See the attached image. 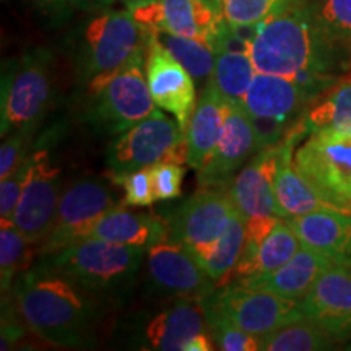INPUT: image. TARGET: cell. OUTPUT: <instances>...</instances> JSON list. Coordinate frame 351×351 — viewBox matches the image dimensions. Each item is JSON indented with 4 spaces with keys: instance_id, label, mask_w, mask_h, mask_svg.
Instances as JSON below:
<instances>
[{
    "instance_id": "obj_1",
    "label": "cell",
    "mask_w": 351,
    "mask_h": 351,
    "mask_svg": "<svg viewBox=\"0 0 351 351\" xmlns=\"http://www.w3.org/2000/svg\"><path fill=\"white\" fill-rule=\"evenodd\" d=\"M249 56L257 72L296 78L320 93L351 65V51L324 32L307 0L256 25Z\"/></svg>"
},
{
    "instance_id": "obj_2",
    "label": "cell",
    "mask_w": 351,
    "mask_h": 351,
    "mask_svg": "<svg viewBox=\"0 0 351 351\" xmlns=\"http://www.w3.org/2000/svg\"><path fill=\"white\" fill-rule=\"evenodd\" d=\"M12 289L16 313L41 340L65 348H83L95 340L104 300L67 276L38 263L16 278Z\"/></svg>"
},
{
    "instance_id": "obj_3",
    "label": "cell",
    "mask_w": 351,
    "mask_h": 351,
    "mask_svg": "<svg viewBox=\"0 0 351 351\" xmlns=\"http://www.w3.org/2000/svg\"><path fill=\"white\" fill-rule=\"evenodd\" d=\"M148 249L83 238L62 251L41 257L43 265L67 276L104 301L122 298L137 278Z\"/></svg>"
},
{
    "instance_id": "obj_4",
    "label": "cell",
    "mask_w": 351,
    "mask_h": 351,
    "mask_svg": "<svg viewBox=\"0 0 351 351\" xmlns=\"http://www.w3.org/2000/svg\"><path fill=\"white\" fill-rule=\"evenodd\" d=\"M319 95L296 78L257 72L241 106L256 127L258 152L282 142Z\"/></svg>"
},
{
    "instance_id": "obj_5",
    "label": "cell",
    "mask_w": 351,
    "mask_h": 351,
    "mask_svg": "<svg viewBox=\"0 0 351 351\" xmlns=\"http://www.w3.org/2000/svg\"><path fill=\"white\" fill-rule=\"evenodd\" d=\"M147 28L130 10L98 12L83 29L82 73L88 91L98 90L145 47Z\"/></svg>"
},
{
    "instance_id": "obj_6",
    "label": "cell",
    "mask_w": 351,
    "mask_h": 351,
    "mask_svg": "<svg viewBox=\"0 0 351 351\" xmlns=\"http://www.w3.org/2000/svg\"><path fill=\"white\" fill-rule=\"evenodd\" d=\"M160 161L187 163L186 132L178 121L169 119L160 109L130 127L111 143L106 166L111 178L152 166Z\"/></svg>"
},
{
    "instance_id": "obj_7",
    "label": "cell",
    "mask_w": 351,
    "mask_h": 351,
    "mask_svg": "<svg viewBox=\"0 0 351 351\" xmlns=\"http://www.w3.org/2000/svg\"><path fill=\"white\" fill-rule=\"evenodd\" d=\"M90 95L91 121L106 134H122L150 116L156 104L145 77V47Z\"/></svg>"
},
{
    "instance_id": "obj_8",
    "label": "cell",
    "mask_w": 351,
    "mask_h": 351,
    "mask_svg": "<svg viewBox=\"0 0 351 351\" xmlns=\"http://www.w3.org/2000/svg\"><path fill=\"white\" fill-rule=\"evenodd\" d=\"M51 96L52 78L46 52H29L15 62L8 64L2 73V137L25 127L34 129L46 112Z\"/></svg>"
},
{
    "instance_id": "obj_9",
    "label": "cell",
    "mask_w": 351,
    "mask_h": 351,
    "mask_svg": "<svg viewBox=\"0 0 351 351\" xmlns=\"http://www.w3.org/2000/svg\"><path fill=\"white\" fill-rule=\"evenodd\" d=\"M293 161L332 208L351 213V135H307Z\"/></svg>"
},
{
    "instance_id": "obj_10",
    "label": "cell",
    "mask_w": 351,
    "mask_h": 351,
    "mask_svg": "<svg viewBox=\"0 0 351 351\" xmlns=\"http://www.w3.org/2000/svg\"><path fill=\"white\" fill-rule=\"evenodd\" d=\"M202 302L258 339L304 317L300 300L243 287L234 282L217 288Z\"/></svg>"
},
{
    "instance_id": "obj_11",
    "label": "cell",
    "mask_w": 351,
    "mask_h": 351,
    "mask_svg": "<svg viewBox=\"0 0 351 351\" xmlns=\"http://www.w3.org/2000/svg\"><path fill=\"white\" fill-rule=\"evenodd\" d=\"M114 207H117L116 195L99 179L83 178L72 182L60 195L54 221L39 244V256H51L83 239L90 228Z\"/></svg>"
},
{
    "instance_id": "obj_12",
    "label": "cell",
    "mask_w": 351,
    "mask_h": 351,
    "mask_svg": "<svg viewBox=\"0 0 351 351\" xmlns=\"http://www.w3.org/2000/svg\"><path fill=\"white\" fill-rule=\"evenodd\" d=\"M145 77L156 106L173 114L186 132L197 106L195 80L161 43L158 33L148 28L145 34Z\"/></svg>"
},
{
    "instance_id": "obj_13",
    "label": "cell",
    "mask_w": 351,
    "mask_h": 351,
    "mask_svg": "<svg viewBox=\"0 0 351 351\" xmlns=\"http://www.w3.org/2000/svg\"><path fill=\"white\" fill-rule=\"evenodd\" d=\"M60 195V168L47 148L32 152V166L12 221L32 244H41L54 221Z\"/></svg>"
},
{
    "instance_id": "obj_14",
    "label": "cell",
    "mask_w": 351,
    "mask_h": 351,
    "mask_svg": "<svg viewBox=\"0 0 351 351\" xmlns=\"http://www.w3.org/2000/svg\"><path fill=\"white\" fill-rule=\"evenodd\" d=\"M130 12L145 28L200 39L212 47L226 23L221 0H152Z\"/></svg>"
},
{
    "instance_id": "obj_15",
    "label": "cell",
    "mask_w": 351,
    "mask_h": 351,
    "mask_svg": "<svg viewBox=\"0 0 351 351\" xmlns=\"http://www.w3.org/2000/svg\"><path fill=\"white\" fill-rule=\"evenodd\" d=\"M230 187H200L168 219V239L192 249L217 241L234 213Z\"/></svg>"
},
{
    "instance_id": "obj_16",
    "label": "cell",
    "mask_w": 351,
    "mask_h": 351,
    "mask_svg": "<svg viewBox=\"0 0 351 351\" xmlns=\"http://www.w3.org/2000/svg\"><path fill=\"white\" fill-rule=\"evenodd\" d=\"M148 275L156 291L176 300L204 301L217 283L182 244L165 239L147 251Z\"/></svg>"
},
{
    "instance_id": "obj_17",
    "label": "cell",
    "mask_w": 351,
    "mask_h": 351,
    "mask_svg": "<svg viewBox=\"0 0 351 351\" xmlns=\"http://www.w3.org/2000/svg\"><path fill=\"white\" fill-rule=\"evenodd\" d=\"M258 152L257 132L251 117L236 101H226L221 137L199 169L200 187H230L234 176Z\"/></svg>"
},
{
    "instance_id": "obj_18",
    "label": "cell",
    "mask_w": 351,
    "mask_h": 351,
    "mask_svg": "<svg viewBox=\"0 0 351 351\" xmlns=\"http://www.w3.org/2000/svg\"><path fill=\"white\" fill-rule=\"evenodd\" d=\"M300 302L306 319L337 341L351 340V267L332 263Z\"/></svg>"
},
{
    "instance_id": "obj_19",
    "label": "cell",
    "mask_w": 351,
    "mask_h": 351,
    "mask_svg": "<svg viewBox=\"0 0 351 351\" xmlns=\"http://www.w3.org/2000/svg\"><path fill=\"white\" fill-rule=\"evenodd\" d=\"M302 137H307V135L301 119L278 143L274 191L280 218H295L311 212H317V210L332 208L306 181L304 176L296 169L295 161H293L296 143Z\"/></svg>"
},
{
    "instance_id": "obj_20",
    "label": "cell",
    "mask_w": 351,
    "mask_h": 351,
    "mask_svg": "<svg viewBox=\"0 0 351 351\" xmlns=\"http://www.w3.org/2000/svg\"><path fill=\"white\" fill-rule=\"evenodd\" d=\"M278 143L257 152L230 184V192L238 212L245 221L258 217H278L274 191Z\"/></svg>"
},
{
    "instance_id": "obj_21",
    "label": "cell",
    "mask_w": 351,
    "mask_h": 351,
    "mask_svg": "<svg viewBox=\"0 0 351 351\" xmlns=\"http://www.w3.org/2000/svg\"><path fill=\"white\" fill-rule=\"evenodd\" d=\"M287 219L301 245L328 258L333 265L351 267V213L326 208Z\"/></svg>"
},
{
    "instance_id": "obj_22",
    "label": "cell",
    "mask_w": 351,
    "mask_h": 351,
    "mask_svg": "<svg viewBox=\"0 0 351 351\" xmlns=\"http://www.w3.org/2000/svg\"><path fill=\"white\" fill-rule=\"evenodd\" d=\"M330 265L332 262L328 258L301 245L300 251L276 270L257 276L234 280V283L263 289V291L291 298V300H302L307 295V291L313 288V285L317 282L319 276Z\"/></svg>"
},
{
    "instance_id": "obj_23",
    "label": "cell",
    "mask_w": 351,
    "mask_h": 351,
    "mask_svg": "<svg viewBox=\"0 0 351 351\" xmlns=\"http://www.w3.org/2000/svg\"><path fill=\"white\" fill-rule=\"evenodd\" d=\"M207 328L202 301L176 300L173 306L166 307L145 326V348L184 351V346L192 337Z\"/></svg>"
},
{
    "instance_id": "obj_24",
    "label": "cell",
    "mask_w": 351,
    "mask_h": 351,
    "mask_svg": "<svg viewBox=\"0 0 351 351\" xmlns=\"http://www.w3.org/2000/svg\"><path fill=\"white\" fill-rule=\"evenodd\" d=\"M168 221L163 218L114 207L90 228L85 238L150 249L152 245L168 239Z\"/></svg>"
},
{
    "instance_id": "obj_25",
    "label": "cell",
    "mask_w": 351,
    "mask_h": 351,
    "mask_svg": "<svg viewBox=\"0 0 351 351\" xmlns=\"http://www.w3.org/2000/svg\"><path fill=\"white\" fill-rule=\"evenodd\" d=\"M226 101L210 80L205 82L186 130L187 163L199 171L208 161L221 137Z\"/></svg>"
},
{
    "instance_id": "obj_26",
    "label": "cell",
    "mask_w": 351,
    "mask_h": 351,
    "mask_svg": "<svg viewBox=\"0 0 351 351\" xmlns=\"http://www.w3.org/2000/svg\"><path fill=\"white\" fill-rule=\"evenodd\" d=\"M306 135H351V77L339 78L302 116Z\"/></svg>"
},
{
    "instance_id": "obj_27",
    "label": "cell",
    "mask_w": 351,
    "mask_h": 351,
    "mask_svg": "<svg viewBox=\"0 0 351 351\" xmlns=\"http://www.w3.org/2000/svg\"><path fill=\"white\" fill-rule=\"evenodd\" d=\"M244 244L245 219L236 208L226 230L217 241L200 245V247L192 249L189 252L195 257L199 265L207 271L210 278L217 283V287H219V285H223V280L238 265Z\"/></svg>"
},
{
    "instance_id": "obj_28",
    "label": "cell",
    "mask_w": 351,
    "mask_h": 351,
    "mask_svg": "<svg viewBox=\"0 0 351 351\" xmlns=\"http://www.w3.org/2000/svg\"><path fill=\"white\" fill-rule=\"evenodd\" d=\"M301 249V241L288 223L287 218H280L271 228L269 234L262 239L251 262L236 271V280L257 276L276 270L291 258ZM234 282V280H232Z\"/></svg>"
},
{
    "instance_id": "obj_29",
    "label": "cell",
    "mask_w": 351,
    "mask_h": 351,
    "mask_svg": "<svg viewBox=\"0 0 351 351\" xmlns=\"http://www.w3.org/2000/svg\"><path fill=\"white\" fill-rule=\"evenodd\" d=\"M256 73L257 70L249 52L219 49L217 51L215 67L208 80L213 83L225 101L241 103Z\"/></svg>"
},
{
    "instance_id": "obj_30",
    "label": "cell",
    "mask_w": 351,
    "mask_h": 351,
    "mask_svg": "<svg viewBox=\"0 0 351 351\" xmlns=\"http://www.w3.org/2000/svg\"><path fill=\"white\" fill-rule=\"evenodd\" d=\"M339 343L330 333L313 320L302 317L296 322L276 328L258 339V350L262 351H317L335 348Z\"/></svg>"
},
{
    "instance_id": "obj_31",
    "label": "cell",
    "mask_w": 351,
    "mask_h": 351,
    "mask_svg": "<svg viewBox=\"0 0 351 351\" xmlns=\"http://www.w3.org/2000/svg\"><path fill=\"white\" fill-rule=\"evenodd\" d=\"M33 245L21 234L12 219L0 218V283H2V295L10 293L15 283V278L28 270L32 261Z\"/></svg>"
},
{
    "instance_id": "obj_32",
    "label": "cell",
    "mask_w": 351,
    "mask_h": 351,
    "mask_svg": "<svg viewBox=\"0 0 351 351\" xmlns=\"http://www.w3.org/2000/svg\"><path fill=\"white\" fill-rule=\"evenodd\" d=\"M161 43L171 51L176 59L181 62L195 82H207L212 75L217 59V51L210 44L200 39L178 36V34L160 33Z\"/></svg>"
},
{
    "instance_id": "obj_33",
    "label": "cell",
    "mask_w": 351,
    "mask_h": 351,
    "mask_svg": "<svg viewBox=\"0 0 351 351\" xmlns=\"http://www.w3.org/2000/svg\"><path fill=\"white\" fill-rule=\"evenodd\" d=\"M300 0H221L225 21L231 26H252L287 10Z\"/></svg>"
},
{
    "instance_id": "obj_34",
    "label": "cell",
    "mask_w": 351,
    "mask_h": 351,
    "mask_svg": "<svg viewBox=\"0 0 351 351\" xmlns=\"http://www.w3.org/2000/svg\"><path fill=\"white\" fill-rule=\"evenodd\" d=\"M322 29L351 51V0H307Z\"/></svg>"
},
{
    "instance_id": "obj_35",
    "label": "cell",
    "mask_w": 351,
    "mask_h": 351,
    "mask_svg": "<svg viewBox=\"0 0 351 351\" xmlns=\"http://www.w3.org/2000/svg\"><path fill=\"white\" fill-rule=\"evenodd\" d=\"M204 306L205 320H207L208 332L212 333L215 345L223 351H256L258 350V337L243 330L225 315H221L212 307Z\"/></svg>"
},
{
    "instance_id": "obj_36",
    "label": "cell",
    "mask_w": 351,
    "mask_h": 351,
    "mask_svg": "<svg viewBox=\"0 0 351 351\" xmlns=\"http://www.w3.org/2000/svg\"><path fill=\"white\" fill-rule=\"evenodd\" d=\"M112 179L119 186L124 187L125 207H150L156 202L155 192H153L150 166L122 176H116Z\"/></svg>"
},
{
    "instance_id": "obj_37",
    "label": "cell",
    "mask_w": 351,
    "mask_h": 351,
    "mask_svg": "<svg viewBox=\"0 0 351 351\" xmlns=\"http://www.w3.org/2000/svg\"><path fill=\"white\" fill-rule=\"evenodd\" d=\"M186 169L181 163L160 161L150 166V176L156 200H174L182 192V179Z\"/></svg>"
},
{
    "instance_id": "obj_38",
    "label": "cell",
    "mask_w": 351,
    "mask_h": 351,
    "mask_svg": "<svg viewBox=\"0 0 351 351\" xmlns=\"http://www.w3.org/2000/svg\"><path fill=\"white\" fill-rule=\"evenodd\" d=\"M29 166H32V153L7 178L0 179V218L12 219L20 202L21 192H23Z\"/></svg>"
},
{
    "instance_id": "obj_39",
    "label": "cell",
    "mask_w": 351,
    "mask_h": 351,
    "mask_svg": "<svg viewBox=\"0 0 351 351\" xmlns=\"http://www.w3.org/2000/svg\"><path fill=\"white\" fill-rule=\"evenodd\" d=\"M33 135V127L13 130L7 137H3L2 147H0V179L7 178L13 169L25 160L29 153L28 143Z\"/></svg>"
},
{
    "instance_id": "obj_40",
    "label": "cell",
    "mask_w": 351,
    "mask_h": 351,
    "mask_svg": "<svg viewBox=\"0 0 351 351\" xmlns=\"http://www.w3.org/2000/svg\"><path fill=\"white\" fill-rule=\"evenodd\" d=\"M3 307H5V304H3ZM5 309L8 311V315L2 313V340H0V348H2V351L10 350L21 339V335H23V327L20 326V319L15 317L10 306L5 307Z\"/></svg>"
},
{
    "instance_id": "obj_41",
    "label": "cell",
    "mask_w": 351,
    "mask_h": 351,
    "mask_svg": "<svg viewBox=\"0 0 351 351\" xmlns=\"http://www.w3.org/2000/svg\"><path fill=\"white\" fill-rule=\"evenodd\" d=\"M215 348H217V345H215L212 333H207V330H205L192 337L184 346V351H212Z\"/></svg>"
},
{
    "instance_id": "obj_42",
    "label": "cell",
    "mask_w": 351,
    "mask_h": 351,
    "mask_svg": "<svg viewBox=\"0 0 351 351\" xmlns=\"http://www.w3.org/2000/svg\"><path fill=\"white\" fill-rule=\"evenodd\" d=\"M69 2H70V7L77 8V10L96 13V12H103V10H108V8H111L116 0H69Z\"/></svg>"
},
{
    "instance_id": "obj_43",
    "label": "cell",
    "mask_w": 351,
    "mask_h": 351,
    "mask_svg": "<svg viewBox=\"0 0 351 351\" xmlns=\"http://www.w3.org/2000/svg\"><path fill=\"white\" fill-rule=\"evenodd\" d=\"M38 10H41L44 13H60L64 8H67V5H70L69 0H29Z\"/></svg>"
},
{
    "instance_id": "obj_44",
    "label": "cell",
    "mask_w": 351,
    "mask_h": 351,
    "mask_svg": "<svg viewBox=\"0 0 351 351\" xmlns=\"http://www.w3.org/2000/svg\"><path fill=\"white\" fill-rule=\"evenodd\" d=\"M152 2V0H122L127 10H135V8L145 5V3Z\"/></svg>"
}]
</instances>
